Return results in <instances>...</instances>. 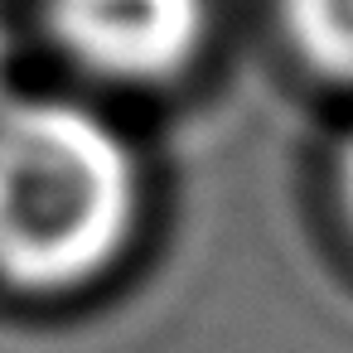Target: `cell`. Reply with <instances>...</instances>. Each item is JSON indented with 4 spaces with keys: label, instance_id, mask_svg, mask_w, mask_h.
<instances>
[{
    "label": "cell",
    "instance_id": "cell-1",
    "mask_svg": "<svg viewBox=\"0 0 353 353\" xmlns=\"http://www.w3.org/2000/svg\"><path fill=\"white\" fill-rule=\"evenodd\" d=\"M145 189L126 136L83 102H0V285L73 295L121 266Z\"/></svg>",
    "mask_w": 353,
    "mask_h": 353
},
{
    "label": "cell",
    "instance_id": "cell-2",
    "mask_svg": "<svg viewBox=\"0 0 353 353\" xmlns=\"http://www.w3.org/2000/svg\"><path fill=\"white\" fill-rule=\"evenodd\" d=\"M54 44L92 78L150 88L184 73L208 39V0H44Z\"/></svg>",
    "mask_w": 353,
    "mask_h": 353
},
{
    "label": "cell",
    "instance_id": "cell-3",
    "mask_svg": "<svg viewBox=\"0 0 353 353\" xmlns=\"http://www.w3.org/2000/svg\"><path fill=\"white\" fill-rule=\"evenodd\" d=\"M281 20L314 73L353 83V0H281Z\"/></svg>",
    "mask_w": 353,
    "mask_h": 353
},
{
    "label": "cell",
    "instance_id": "cell-4",
    "mask_svg": "<svg viewBox=\"0 0 353 353\" xmlns=\"http://www.w3.org/2000/svg\"><path fill=\"white\" fill-rule=\"evenodd\" d=\"M339 199H343V218L353 228V141L343 150V165H339Z\"/></svg>",
    "mask_w": 353,
    "mask_h": 353
},
{
    "label": "cell",
    "instance_id": "cell-5",
    "mask_svg": "<svg viewBox=\"0 0 353 353\" xmlns=\"http://www.w3.org/2000/svg\"><path fill=\"white\" fill-rule=\"evenodd\" d=\"M6 63H10V34H6V20H0V83H6Z\"/></svg>",
    "mask_w": 353,
    "mask_h": 353
}]
</instances>
